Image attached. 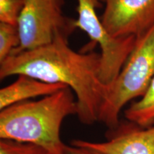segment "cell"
I'll use <instances>...</instances> for the list:
<instances>
[{"instance_id":"cell-3","label":"cell","mask_w":154,"mask_h":154,"mask_svg":"<svg viewBox=\"0 0 154 154\" xmlns=\"http://www.w3.org/2000/svg\"><path fill=\"white\" fill-rule=\"evenodd\" d=\"M154 78V24L136 37L129 57L116 79L106 86L99 121L113 130L120 124L119 114L131 100L142 97Z\"/></svg>"},{"instance_id":"cell-14","label":"cell","mask_w":154,"mask_h":154,"mask_svg":"<svg viewBox=\"0 0 154 154\" xmlns=\"http://www.w3.org/2000/svg\"><path fill=\"white\" fill-rule=\"evenodd\" d=\"M94 4V5L96 6V7H99L101 5V3L103 2H105V0H90Z\"/></svg>"},{"instance_id":"cell-2","label":"cell","mask_w":154,"mask_h":154,"mask_svg":"<svg viewBox=\"0 0 154 154\" xmlns=\"http://www.w3.org/2000/svg\"><path fill=\"white\" fill-rule=\"evenodd\" d=\"M69 87L38 101L11 105L0 112V138L29 143L53 154H63L66 144L61 139L62 122L77 113L76 99Z\"/></svg>"},{"instance_id":"cell-6","label":"cell","mask_w":154,"mask_h":154,"mask_svg":"<svg viewBox=\"0 0 154 154\" xmlns=\"http://www.w3.org/2000/svg\"><path fill=\"white\" fill-rule=\"evenodd\" d=\"M101 23L115 37L137 36L154 24V0H105Z\"/></svg>"},{"instance_id":"cell-4","label":"cell","mask_w":154,"mask_h":154,"mask_svg":"<svg viewBox=\"0 0 154 154\" xmlns=\"http://www.w3.org/2000/svg\"><path fill=\"white\" fill-rule=\"evenodd\" d=\"M62 5V0H24L17 25L20 44L11 54L42 47L61 36L68 38L76 28L75 20L63 15Z\"/></svg>"},{"instance_id":"cell-13","label":"cell","mask_w":154,"mask_h":154,"mask_svg":"<svg viewBox=\"0 0 154 154\" xmlns=\"http://www.w3.org/2000/svg\"><path fill=\"white\" fill-rule=\"evenodd\" d=\"M63 154H103L96 150L76 144L71 143V146L66 145Z\"/></svg>"},{"instance_id":"cell-1","label":"cell","mask_w":154,"mask_h":154,"mask_svg":"<svg viewBox=\"0 0 154 154\" xmlns=\"http://www.w3.org/2000/svg\"><path fill=\"white\" fill-rule=\"evenodd\" d=\"M68 38L59 37L36 49L9 55L0 66V79L26 75L36 79L69 86L76 98L78 118L82 124L99 121L106 86L99 78L100 54L77 52Z\"/></svg>"},{"instance_id":"cell-7","label":"cell","mask_w":154,"mask_h":154,"mask_svg":"<svg viewBox=\"0 0 154 154\" xmlns=\"http://www.w3.org/2000/svg\"><path fill=\"white\" fill-rule=\"evenodd\" d=\"M109 131L105 141L76 139L72 143L90 148L103 154H154V126L142 128L128 121L120 123L115 129Z\"/></svg>"},{"instance_id":"cell-8","label":"cell","mask_w":154,"mask_h":154,"mask_svg":"<svg viewBox=\"0 0 154 154\" xmlns=\"http://www.w3.org/2000/svg\"><path fill=\"white\" fill-rule=\"evenodd\" d=\"M69 87L61 84H52L26 75H19L14 82L0 90V109L37 96H47Z\"/></svg>"},{"instance_id":"cell-5","label":"cell","mask_w":154,"mask_h":154,"mask_svg":"<svg viewBox=\"0 0 154 154\" xmlns=\"http://www.w3.org/2000/svg\"><path fill=\"white\" fill-rule=\"evenodd\" d=\"M78 18L76 28L84 31L94 44H98L100 53L99 78L106 86L113 82L124 66L136 43V37H115L103 26L96 13V6L90 0H77Z\"/></svg>"},{"instance_id":"cell-10","label":"cell","mask_w":154,"mask_h":154,"mask_svg":"<svg viewBox=\"0 0 154 154\" xmlns=\"http://www.w3.org/2000/svg\"><path fill=\"white\" fill-rule=\"evenodd\" d=\"M19 44L18 26L0 22V63L18 48Z\"/></svg>"},{"instance_id":"cell-11","label":"cell","mask_w":154,"mask_h":154,"mask_svg":"<svg viewBox=\"0 0 154 154\" xmlns=\"http://www.w3.org/2000/svg\"><path fill=\"white\" fill-rule=\"evenodd\" d=\"M0 154H53L44 148L29 143L0 140Z\"/></svg>"},{"instance_id":"cell-9","label":"cell","mask_w":154,"mask_h":154,"mask_svg":"<svg viewBox=\"0 0 154 154\" xmlns=\"http://www.w3.org/2000/svg\"><path fill=\"white\" fill-rule=\"evenodd\" d=\"M125 117L130 122L142 128L154 125V78L146 94L125 111Z\"/></svg>"},{"instance_id":"cell-12","label":"cell","mask_w":154,"mask_h":154,"mask_svg":"<svg viewBox=\"0 0 154 154\" xmlns=\"http://www.w3.org/2000/svg\"><path fill=\"white\" fill-rule=\"evenodd\" d=\"M24 0H0V22L17 26Z\"/></svg>"}]
</instances>
